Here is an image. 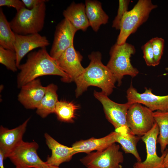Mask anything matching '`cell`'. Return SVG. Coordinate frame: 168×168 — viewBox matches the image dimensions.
Listing matches in <instances>:
<instances>
[{
    "mask_svg": "<svg viewBox=\"0 0 168 168\" xmlns=\"http://www.w3.org/2000/svg\"><path fill=\"white\" fill-rule=\"evenodd\" d=\"M17 79L18 88L38 77L48 75L62 77L64 82H71L69 76L59 66L57 60L49 54L46 47L32 52L27 55L26 62L20 64Z\"/></svg>",
    "mask_w": 168,
    "mask_h": 168,
    "instance_id": "6da1fadb",
    "label": "cell"
},
{
    "mask_svg": "<svg viewBox=\"0 0 168 168\" xmlns=\"http://www.w3.org/2000/svg\"><path fill=\"white\" fill-rule=\"evenodd\" d=\"M89 65L83 73L75 81L76 85L75 94L78 97L91 86H97L108 96L111 94L116 81L113 74L101 61V53L93 52L88 55Z\"/></svg>",
    "mask_w": 168,
    "mask_h": 168,
    "instance_id": "7a4b0ae2",
    "label": "cell"
},
{
    "mask_svg": "<svg viewBox=\"0 0 168 168\" xmlns=\"http://www.w3.org/2000/svg\"><path fill=\"white\" fill-rule=\"evenodd\" d=\"M135 52L134 46L126 42L121 45L116 43L111 47L110 59L106 66L118 82V86L121 85L124 76L133 77L138 74V70L133 66L130 61L131 55Z\"/></svg>",
    "mask_w": 168,
    "mask_h": 168,
    "instance_id": "3957f363",
    "label": "cell"
},
{
    "mask_svg": "<svg viewBox=\"0 0 168 168\" xmlns=\"http://www.w3.org/2000/svg\"><path fill=\"white\" fill-rule=\"evenodd\" d=\"M46 11L45 2L32 9H21L9 22L12 29L15 34L21 35L39 33L44 26Z\"/></svg>",
    "mask_w": 168,
    "mask_h": 168,
    "instance_id": "277c9868",
    "label": "cell"
},
{
    "mask_svg": "<svg viewBox=\"0 0 168 168\" xmlns=\"http://www.w3.org/2000/svg\"><path fill=\"white\" fill-rule=\"evenodd\" d=\"M157 7L151 0H138L131 10L125 13L116 43L121 45L126 43L128 37L147 20L150 12Z\"/></svg>",
    "mask_w": 168,
    "mask_h": 168,
    "instance_id": "5b68a950",
    "label": "cell"
},
{
    "mask_svg": "<svg viewBox=\"0 0 168 168\" xmlns=\"http://www.w3.org/2000/svg\"><path fill=\"white\" fill-rule=\"evenodd\" d=\"M120 146L115 143L102 150L91 152L80 159L86 168H123L124 160Z\"/></svg>",
    "mask_w": 168,
    "mask_h": 168,
    "instance_id": "8992f818",
    "label": "cell"
},
{
    "mask_svg": "<svg viewBox=\"0 0 168 168\" xmlns=\"http://www.w3.org/2000/svg\"><path fill=\"white\" fill-rule=\"evenodd\" d=\"M38 144L22 141L7 156L17 168H49V165L38 155Z\"/></svg>",
    "mask_w": 168,
    "mask_h": 168,
    "instance_id": "52a82bcc",
    "label": "cell"
},
{
    "mask_svg": "<svg viewBox=\"0 0 168 168\" xmlns=\"http://www.w3.org/2000/svg\"><path fill=\"white\" fill-rule=\"evenodd\" d=\"M95 97L102 104L106 117L113 126L115 131L120 132L130 130L127 122L128 110L133 103L127 102L124 104L115 102L102 92H94Z\"/></svg>",
    "mask_w": 168,
    "mask_h": 168,
    "instance_id": "ba28073f",
    "label": "cell"
},
{
    "mask_svg": "<svg viewBox=\"0 0 168 168\" xmlns=\"http://www.w3.org/2000/svg\"><path fill=\"white\" fill-rule=\"evenodd\" d=\"M153 112L141 104H132L127 114V125L132 133L140 137L149 132L155 123Z\"/></svg>",
    "mask_w": 168,
    "mask_h": 168,
    "instance_id": "9c48e42d",
    "label": "cell"
},
{
    "mask_svg": "<svg viewBox=\"0 0 168 168\" xmlns=\"http://www.w3.org/2000/svg\"><path fill=\"white\" fill-rule=\"evenodd\" d=\"M159 133V127L155 122L152 129L141 138L146 145V158L143 161L135 162L133 168H163L164 159L168 150L165 151L161 156H158L156 143Z\"/></svg>",
    "mask_w": 168,
    "mask_h": 168,
    "instance_id": "30bf717a",
    "label": "cell"
},
{
    "mask_svg": "<svg viewBox=\"0 0 168 168\" xmlns=\"http://www.w3.org/2000/svg\"><path fill=\"white\" fill-rule=\"evenodd\" d=\"M77 30L68 20L63 19L56 27L50 55L58 59L65 50L73 44L74 35Z\"/></svg>",
    "mask_w": 168,
    "mask_h": 168,
    "instance_id": "8fae6325",
    "label": "cell"
},
{
    "mask_svg": "<svg viewBox=\"0 0 168 168\" xmlns=\"http://www.w3.org/2000/svg\"><path fill=\"white\" fill-rule=\"evenodd\" d=\"M128 102L138 103L144 105L152 111H168V95L164 96L156 95L151 88H145L142 93L138 92L131 84L126 92Z\"/></svg>",
    "mask_w": 168,
    "mask_h": 168,
    "instance_id": "7c38bea8",
    "label": "cell"
},
{
    "mask_svg": "<svg viewBox=\"0 0 168 168\" xmlns=\"http://www.w3.org/2000/svg\"><path fill=\"white\" fill-rule=\"evenodd\" d=\"M49 44L47 37L39 33L27 35L15 34L14 48L16 56V64L18 68L23 58L29 52L37 48L46 47Z\"/></svg>",
    "mask_w": 168,
    "mask_h": 168,
    "instance_id": "4fadbf2b",
    "label": "cell"
},
{
    "mask_svg": "<svg viewBox=\"0 0 168 168\" xmlns=\"http://www.w3.org/2000/svg\"><path fill=\"white\" fill-rule=\"evenodd\" d=\"M18 96V101L27 109H36L44 96L46 86H43L39 79L22 86Z\"/></svg>",
    "mask_w": 168,
    "mask_h": 168,
    "instance_id": "5bb4252c",
    "label": "cell"
},
{
    "mask_svg": "<svg viewBox=\"0 0 168 168\" xmlns=\"http://www.w3.org/2000/svg\"><path fill=\"white\" fill-rule=\"evenodd\" d=\"M82 56L76 50L72 45L57 60L61 69L69 77L71 81H75L84 72L85 68L81 64Z\"/></svg>",
    "mask_w": 168,
    "mask_h": 168,
    "instance_id": "9a60e30c",
    "label": "cell"
},
{
    "mask_svg": "<svg viewBox=\"0 0 168 168\" xmlns=\"http://www.w3.org/2000/svg\"><path fill=\"white\" fill-rule=\"evenodd\" d=\"M30 118L22 124L12 129H8L1 126L0 128V151L3 153L4 159L23 140L27 123Z\"/></svg>",
    "mask_w": 168,
    "mask_h": 168,
    "instance_id": "2e32d148",
    "label": "cell"
},
{
    "mask_svg": "<svg viewBox=\"0 0 168 168\" xmlns=\"http://www.w3.org/2000/svg\"><path fill=\"white\" fill-rule=\"evenodd\" d=\"M46 143L51 151V155L48 156L46 162L49 165L59 166L62 163L70 161L76 154L73 148L62 145L47 133L44 134Z\"/></svg>",
    "mask_w": 168,
    "mask_h": 168,
    "instance_id": "e0dca14e",
    "label": "cell"
},
{
    "mask_svg": "<svg viewBox=\"0 0 168 168\" xmlns=\"http://www.w3.org/2000/svg\"><path fill=\"white\" fill-rule=\"evenodd\" d=\"M116 132L115 131L101 138H92L81 140L76 142L72 147L76 154L81 152L89 154L93 151L102 150L116 142Z\"/></svg>",
    "mask_w": 168,
    "mask_h": 168,
    "instance_id": "ac0fdd59",
    "label": "cell"
},
{
    "mask_svg": "<svg viewBox=\"0 0 168 168\" xmlns=\"http://www.w3.org/2000/svg\"><path fill=\"white\" fill-rule=\"evenodd\" d=\"M63 15L77 30L85 31L90 26L85 10V5L83 3H72L64 10Z\"/></svg>",
    "mask_w": 168,
    "mask_h": 168,
    "instance_id": "d6986e66",
    "label": "cell"
},
{
    "mask_svg": "<svg viewBox=\"0 0 168 168\" xmlns=\"http://www.w3.org/2000/svg\"><path fill=\"white\" fill-rule=\"evenodd\" d=\"M85 5L90 26L94 31L97 32L101 25L108 22L109 16L103 10L101 3L98 1L86 0Z\"/></svg>",
    "mask_w": 168,
    "mask_h": 168,
    "instance_id": "ffe728a7",
    "label": "cell"
},
{
    "mask_svg": "<svg viewBox=\"0 0 168 168\" xmlns=\"http://www.w3.org/2000/svg\"><path fill=\"white\" fill-rule=\"evenodd\" d=\"M57 86L51 83L46 86L45 94L36 108V113L42 118L54 113L55 106L58 101Z\"/></svg>",
    "mask_w": 168,
    "mask_h": 168,
    "instance_id": "44dd1931",
    "label": "cell"
},
{
    "mask_svg": "<svg viewBox=\"0 0 168 168\" xmlns=\"http://www.w3.org/2000/svg\"><path fill=\"white\" fill-rule=\"evenodd\" d=\"M116 132V142L120 144L126 153L132 154L137 161H141L137 148V144L140 139V137L133 134L130 130Z\"/></svg>",
    "mask_w": 168,
    "mask_h": 168,
    "instance_id": "7402d4cb",
    "label": "cell"
},
{
    "mask_svg": "<svg viewBox=\"0 0 168 168\" xmlns=\"http://www.w3.org/2000/svg\"><path fill=\"white\" fill-rule=\"evenodd\" d=\"M15 33L12 29L2 8L0 9V46L14 51Z\"/></svg>",
    "mask_w": 168,
    "mask_h": 168,
    "instance_id": "603a6c76",
    "label": "cell"
},
{
    "mask_svg": "<svg viewBox=\"0 0 168 168\" xmlns=\"http://www.w3.org/2000/svg\"><path fill=\"white\" fill-rule=\"evenodd\" d=\"M153 116L159 130L157 142L160 144L161 152L163 153L168 145V111H156L154 112Z\"/></svg>",
    "mask_w": 168,
    "mask_h": 168,
    "instance_id": "cb8c5ba5",
    "label": "cell"
},
{
    "mask_svg": "<svg viewBox=\"0 0 168 168\" xmlns=\"http://www.w3.org/2000/svg\"><path fill=\"white\" fill-rule=\"evenodd\" d=\"M78 106L72 102L58 101L55 106L54 113L60 121L72 123L74 121Z\"/></svg>",
    "mask_w": 168,
    "mask_h": 168,
    "instance_id": "d4e9b609",
    "label": "cell"
},
{
    "mask_svg": "<svg viewBox=\"0 0 168 168\" xmlns=\"http://www.w3.org/2000/svg\"><path fill=\"white\" fill-rule=\"evenodd\" d=\"M16 56L15 52L5 49L0 46V63L7 68L13 72L17 70L16 64Z\"/></svg>",
    "mask_w": 168,
    "mask_h": 168,
    "instance_id": "484cf974",
    "label": "cell"
},
{
    "mask_svg": "<svg viewBox=\"0 0 168 168\" xmlns=\"http://www.w3.org/2000/svg\"><path fill=\"white\" fill-rule=\"evenodd\" d=\"M154 55L156 66L160 63L163 53L165 45L164 40L162 38L155 37L150 40Z\"/></svg>",
    "mask_w": 168,
    "mask_h": 168,
    "instance_id": "4316f807",
    "label": "cell"
},
{
    "mask_svg": "<svg viewBox=\"0 0 168 168\" xmlns=\"http://www.w3.org/2000/svg\"><path fill=\"white\" fill-rule=\"evenodd\" d=\"M130 2L128 0H119V5L117 15L113 22L112 27L116 30H120L121 21L126 12Z\"/></svg>",
    "mask_w": 168,
    "mask_h": 168,
    "instance_id": "83f0119b",
    "label": "cell"
},
{
    "mask_svg": "<svg viewBox=\"0 0 168 168\" xmlns=\"http://www.w3.org/2000/svg\"><path fill=\"white\" fill-rule=\"evenodd\" d=\"M143 54V57L147 66H156L154 55L150 40H149L142 47Z\"/></svg>",
    "mask_w": 168,
    "mask_h": 168,
    "instance_id": "f1b7e54d",
    "label": "cell"
},
{
    "mask_svg": "<svg viewBox=\"0 0 168 168\" xmlns=\"http://www.w3.org/2000/svg\"><path fill=\"white\" fill-rule=\"evenodd\" d=\"M0 6L12 7L16 9L17 12L26 7L22 0H0Z\"/></svg>",
    "mask_w": 168,
    "mask_h": 168,
    "instance_id": "f546056e",
    "label": "cell"
},
{
    "mask_svg": "<svg viewBox=\"0 0 168 168\" xmlns=\"http://www.w3.org/2000/svg\"><path fill=\"white\" fill-rule=\"evenodd\" d=\"M25 5L26 7L31 10L34 8L35 7L40 4L48 2L46 0H22Z\"/></svg>",
    "mask_w": 168,
    "mask_h": 168,
    "instance_id": "4dcf8cb0",
    "label": "cell"
},
{
    "mask_svg": "<svg viewBox=\"0 0 168 168\" xmlns=\"http://www.w3.org/2000/svg\"><path fill=\"white\" fill-rule=\"evenodd\" d=\"M4 159V155L2 152L0 151V168H5L4 164L3 161ZM15 168H17L16 167Z\"/></svg>",
    "mask_w": 168,
    "mask_h": 168,
    "instance_id": "1f68e13d",
    "label": "cell"
},
{
    "mask_svg": "<svg viewBox=\"0 0 168 168\" xmlns=\"http://www.w3.org/2000/svg\"><path fill=\"white\" fill-rule=\"evenodd\" d=\"M163 167V168H168V151L164 159Z\"/></svg>",
    "mask_w": 168,
    "mask_h": 168,
    "instance_id": "d6a6232c",
    "label": "cell"
},
{
    "mask_svg": "<svg viewBox=\"0 0 168 168\" xmlns=\"http://www.w3.org/2000/svg\"><path fill=\"white\" fill-rule=\"evenodd\" d=\"M49 168H59V166H58L49 165Z\"/></svg>",
    "mask_w": 168,
    "mask_h": 168,
    "instance_id": "836d02e7",
    "label": "cell"
},
{
    "mask_svg": "<svg viewBox=\"0 0 168 168\" xmlns=\"http://www.w3.org/2000/svg\"><path fill=\"white\" fill-rule=\"evenodd\" d=\"M167 74H168V73H167Z\"/></svg>",
    "mask_w": 168,
    "mask_h": 168,
    "instance_id": "e575fe53",
    "label": "cell"
}]
</instances>
